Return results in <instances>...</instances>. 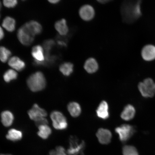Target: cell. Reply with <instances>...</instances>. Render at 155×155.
Segmentation results:
<instances>
[{
  "label": "cell",
  "instance_id": "5bb4252c",
  "mask_svg": "<svg viewBox=\"0 0 155 155\" xmlns=\"http://www.w3.org/2000/svg\"><path fill=\"white\" fill-rule=\"evenodd\" d=\"M84 68L86 72L92 74L98 71L99 69L98 64L94 58H89L85 62Z\"/></svg>",
  "mask_w": 155,
  "mask_h": 155
},
{
  "label": "cell",
  "instance_id": "ba28073f",
  "mask_svg": "<svg viewBox=\"0 0 155 155\" xmlns=\"http://www.w3.org/2000/svg\"><path fill=\"white\" fill-rule=\"evenodd\" d=\"M79 14L82 20L90 21L94 18L95 12L92 5H86L81 7L79 11Z\"/></svg>",
  "mask_w": 155,
  "mask_h": 155
},
{
  "label": "cell",
  "instance_id": "7402d4cb",
  "mask_svg": "<svg viewBox=\"0 0 155 155\" xmlns=\"http://www.w3.org/2000/svg\"><path fill=\"white\" fill-rule=\"evenodd\" d=\"M16 22L15 19L10 17H7L4 19L2 25L8 31L12 32L15 30Z\"/></svg>",
  "mask_w": 155,
  "mask_h": 155
},
{
  "label": "cell",
  "instance_id": "d6986e66",
  "mask_svg": "<svg viewBox=\"0 0 155 155\" xmlns=\"http://www.w3.org/2000/svg\"><path fill=\"white\" fill-rule=\"evenodd\" d=\"M67 109L70 115L74 117H77L81 115V107L78 103L75 102H70L68 104Z\"/></svg>",
  "mask_w": 155,
  "mask_h": 155
},
{
  "label": "cell",
  "instance_id": "ac0fdd59",
  "mask_svg": "<svg viewBox=\"0 0 155 155\" xmlns=\"http://www.w3.org/2000/svg\"><path fill=\"white\" fill-rule=\"evenodd\" d=\"M135 114V108L133 106L129 104L125 107L122 112L121 117L125 121H129L134 117Z\"/></svg>",
  "mask_w": 155,
  "mask_h": 155
},
{
  "label": "cell",
  "instance_id": "4dcf8cb0",
  "mask_svg": "<svg viewBox=\"0 0 155 155\" xmlns=\"http://www.w3.org/2000/svg\"><path fill=\"white\" fill-rule=\"evenodd\" d=\"M35 123L37 127H38L40 126L48 125V121L45 117L41 118L35 121Z\"/></svg>",
  "mask_w": 155,
  "mask_h": 155
},
{
  "label": "cell",
  "instance_id": "f1b7e54d",
  "mask_svg": "<svg viewBox=\"0 0 155 155\" xmlns=\"http://www.w3.org/2000/svg\"><path fill=\"white\" fill-rule=\"evenodd\" d=\"M49 155H68L66 151L64 148L62 146L56 147L55 150L50 151Z\"/></svg>",
  "mask_w": 155,
  "mask_h": 155
},
{
  "label": "cell",
  "instance_id": "d6a6232c",
  "mask_svg": "<svg viewBox=\"0 0 155 155\" xmlns=\"http://www.w3.org/2000/svg\"><path fill=\"white\" fill-rule=\"evenodd\" d=\"M4 33L1 27L0 26V41L4 37Z\"/></svg>",
  "mask_w": 155,
  "mask_h": 155
},
{
  "label": "cell",
  "instance_id": "6da1fadb",
  "mask_svg": "<svg viewBox=\"0 0 155 155\" xmlns=\"http://www.w3.org/2000/svg\"><path fill=\"white\" fill-rule=\"evenodd\" d=\"M141 1H125L121 7V13L124 22L130 24L134 22L142 15Z\"/></svg>",
  "mask_w": 155,
  "mask_h": 155
},
{
  "label": "cell",
  "instance_id": "484cf974",
  "mask_svg": "<svg viewBox=\"0 0 155 155\" xmlns=\"http://www.w3.org/2000/svg\"><path fill=\"white\" fill-rule=\"evenodd\" d=\"M10 50L4 46H0V61L2 62L5 63L11 55Z\"/></svg>",
  "mask_w": 155,
  "mask_h": 155
},
{
  "label": "cell",
  "instance_id": "d4e9b609",
  "mask_svg": "<svg viewBox=\"0 0 155 155\" xmlns=\"http://www.w3.org/2000/svg\"><path fill=\"white\" fill-rule=\"evenodd\" d=\"M17 76L18 74L16 71L13 69H9L5 71L3 75V78L6 82L9 83L16 79Z\"/></svg>",
  "mask_w": 155,
  "mask_h": 155
},
{
  "label": "cell",
  "instance_id": "3957f363",
  "mask_svg": "<svg viewBox=\"0 0 155 155\" xmlns=\"http://www.w3.org/2000/svg\"><path fill=\"white\" fill-rule=\"evenodd\" d=\"M86 143L80 141L77 137L71 136L69 139V147L67 150L68 155H84Z\"/></svg>",
  "mask_w": 155,
  "mask_h": 155
},
{
  "label": "cell",
  "instance_id": "4fadbf2b",
  "mask_svg": "<svg viewBox=\"0 0 155 155\" xmlns=\"http://www.w3.org/2000/svg\"><path fill=\"white\" fill-rule=\"evenodd\" d=\"M98 118L102 120H106L109 117V107L107 103L103 101L99 105L96 111Z\"/></svg>",
  "mask_w": 155,
  "mask_h": 155
},
{
  "label": "cell",
  "instance_id": "2e32d148",
  "mask_svg": "<svg viewBox=\"0 0 155 155\" xmlns=\"http://www.w3.org/2000/svg\"><path fill=\"white\" fill-rule=\"evenodd\" d=\"M55 28L58 34L62 36H66L69 31L67 21L64 18L58 20L55 22Z\"/></svg>",
  "mask_w": 155,
  "mask_h": 155
},
{
  "label": "cell",
  "instance_id": "8992f818",
  "mask_svg": "<svg viewBox=\"0 0 155 155\" xmlns=\"http://www.w3.org/2000/svg\"><path fill=\"white\" fill-rule=\"evenodd\" d=\"M116 133L119 135L120 140L125 142L129 140L135 132V129L133 126L124 124L116 128Z\"/></svg>",
  "mask_w": 155,
  "mask_h": 155
},
{
  "label": "cell",
  "instance_id": "9c48e42d",
  "mask_svg": "<svg viewBox=\"0 0 155 155\" xmlns=\"http://www.w3.org/2000/svg\"><path fill=\"white\" fill-rule=\"evenodd\" d=\"M28 113L29 117L35 121L41 118L45 117L47 116V113L45 110L36 104H34L31 109L29 110Z\"/></svg>",
  "mask_w": 155,
  "mask_h": 155
},
{
  "label": "cell",
  "instance_id": "8d00e7d4",
  "mask_svg": "<svg viewBox=\"0 0 155 155\" xmlns=\"http://www.w3.org/2000/svg\"><path fill=\"white\" fill-rule=\"evenodd\" d=\"M1 155H12L8 154H1Z\"/></svg>",
  "mask_w": 155,
  "mask_h": 155
},
{
  "label": "cell",
  "instance_id": "9a60e30c",
  "mask_svg": "<svg viewBox=\"0 0 155 155\" xmlns=\"http://www.w3.org/2000/svg\"><path fill=\"white\" fill-rule=\"evenodd\" d=\"M31 54L35 61L38 62H42L45 60L44 50L41 46L37 45L34 46L32 48Z\"/></svg>",
  "mask_w": 155,
  "mask_h": 155
},
{
  "label": "cell",
  "instance_id": "836d02e7",
  "mask_svg": "<svg viewBox=\"0 0 155 155\" xmlns=\"http://www.w3.org/2000/svg\"><path fill=\"white\" fill-rule=\"evenodd\" d=\"M60 2V1L59 0H51V1H48V2L50 3L53 5L57 4Z\"/></svg>",
  "mask_w": 155,
  "mask_h": 155
},
{
  "label": "cell",
  "instance_id": "e575fe53",
  "mask_svg": "<svg viewBox=\"0 0 155 155\" xmlns=\"http://www.w3.org/2000/svg\"><path fill=\"white\" fill-rule=\"evenodd\" d=\"M110 1H98L97 2H98L99 3L101 4H106L108 2H109Z\"/></svg>",
  "mask_w": 155,
  "mask_h": 155
},
{
  "label": "cell",
  "instance_id": "7c38bea8",
  "mask_svg": "<svg viewBox=\"0 0 155 155\" xmlns=\"http://www.w3.org/2000/svg\"><path fill=\"white\" fill-rule=\"evenodd\" d=\"M23 26L35 36L36 35L40 34L42 32L41 25L36 21H30L26 23Z\"/></svg>",
  "mask_w": 155,
  "mask_h": 155
},
{
  "label": "cell",
  "instance_id": "7a4b0ae2",
  "mask_svg": "<svg viewBox=\"0 0 155 155\" xmlns=\"http://www.w3.org/2000/svg\"><path fill=\"white\" fill-rule=\"evenodd\" d=\"M27 83L29 89L34 92L44 90L46 84L45 77L41 71L32 74L27 79Z\"/></svg>",
  "mask_w": 155,
  "mask_h": 155
},
{
  "label": "cell",
  "instance_id": "1f68e13d",
  "mask_svg": "<svg viewBox=\"0 0 155 155\" xmlns=\"http://www.w3.org/2000/svg\"><path fill=\"white\" fill-rule=\"evenodd\" d=\"M57 44L60 46L63 47H66L67 44L66 42L63 40H59L57 41Z\"/></svg>",
  "mask_w": 155,
  "mask_h": 155
},
{
  "label": "cell",
  "instance_id": "cb8c5ba5",
  "mask_svg": "<svg viewBox=\"0 0 155 155\" xmlns=\"http://www.w3.org/2000/svg\"><path fill=\"white\" fill-rule=\"evenodd\" d=\"M38 136L43 139H46L49 137L52 133V130L48 125H43L38 127Z\"/></svg>",
  "mask_w": 155,
  "mask_h": 155
},
{
  "label": "cell",
  "instance_id": "5b68a950",
  "mask_svg": "<svg viewBox=\"0 0 155 155\" xmlns=\"http://www.w3.org/2000/svg\"><path fill=\"white\" fill-rule=\"evenodd\" d=\"M50 118L53 122V127L58 130H64L68 127L66 118L62 112L54 111L50 114Z\"/></svg>",
  "mask_w": 155,
  "mask_h": 155
},
{
  "label": "cell",
  "instance_id": "44dd1931",
  "mask_svg": "<svg viewBox=\"0 0 155 155\" xmlns=\"http://www.w3.org/2000/svg\"><path fill=\"white\" fill-rule=\"evenodd\" d=\"M59 69L60 72L64 76L69 77L70 76L73 72L74 65L71 63L66 62L60 65Z\"/></svg>",
  "mask_w": 155,
  "mask_h": 155
},
{
  "label": "cell",
  "instance_id": "e0dca14e",
  "mask_svg": "<svg viewBox=\"0 0 155 155\" xmlns=\"http://www.w3.org/2000/svg\"><path fill=\"white\" fill-rule=\"evenodd\" d=\"M8 64L13 69L18 71H23L26 67L24 61L17 57H12L9 60Z\"/></svg>",
  "mask_w": 155,
  "mask_h": 155
},
{
  "label": "cell",
  "instance_id": "30bf717a",
  "mask_svg": "<svg viewBox=\"0 0 155 155\" xmlns=\"http://www.w3.org/2000/svg\"><path fill=\"white\" fill-rule=\"evenodd\" d=\"M141 56L145 61H154L155 60V46L152 44L144 46L141 50Z\"/></svg>",
  "mask_w": 155,
  "mask_h": 155
},
{
  "label": "cell",
  "instance_id": "52a82bcc",
  "mask_svg": "<svg viewBox=\"0 0 155 155\" xmlns=\"http://www.w3.org/2000/svg\"><path fill=\"white\" fill-rule=\"evenodd\" d=\"M17 36L19 41L25 46H30L34 41L35 36L29 32L24 26L18 29Z\"/></svg>",
  "mask_w": 155,
  "mask_h": 155
},
{
  "label": "cell",
  "instance_id": "83f0119b",
  "mask_svg": "<svg viewBox=\"0 0 155 155\" xmlns=\"http://www.w3.org/2000/svg\"><path fill=\"white\" fill-rule=\"evenodd\" d=\"M55 42L53 40H46L44 42L43 48L45 54H50V51L55 45Z\"/></svg>",
  "mask_w": 155,
  "mask_h": 155
},
{
  "label": "cell",
  "instance_id": "ffe728a7",
  "mask_svg": "<svg viewBox=\"0 0 155 155\" xmlns=\"http://www.w3.org/2000/svg\"><path fill=\"white\" fill-rule=\"evenodd\" d=\"M1 117L2 123L5 127H9L12 125L14 119L13 114L9 111L2 112Z\"/></svg>",
  "mask_w": 155,
  "mask_h": 155
},
{
  "label": "cell",
  "instance_id": "603a6c76",
  "mask_svg": "<svg viewBox=\"0 0 155 155\" xmlns=\"http://www.w3.org/2000/svg\"><path fill=\"white\" fill-rule=\"evenodd\" d=\"M22 136V132L17 129H12L8 131L6 135V138L9 140L15 141L20 140Z\"/></svg>",
  "mask_w": 155,
  "mask_h": 155
},
{
  "label": "cell",
  "instance_id": "277c9868",
  "mask_svg": "<svg viewBox=\"0 0 155 155\" xmlns=\"http://www.w3.org/2000/svg\"><path fill=\"white\" fill-rule=\"evenodd\" d=\"M139 91L145 97H152L155 94V83L153 79L147 78L138 84Z\"/></svg>",
  "mask_w": 155,
  "mask_h": 155
},
{
  "label": "cell",
  "instance_id": "8fae6325",
  "mask_svg": "<svg viewBox=\"0 0 155 155\" xmlns=\"http://www.w3.org/2000/svg\"><path fill=\"white\" fill-rule=\"evenodd\" d=\"M96 135L100 144L107 145L111 142L112 134L109 130L100 128L97 131Z\"/></svg>",
  "mask_w": 155,
  "mask_h": 155
},
{
  "label": "cell",
  "instance_id": "4316f807",
  "mask_svg": "<svg viewBox=\"0 0 155 155\" xmlns=\"http://www.w3.org/2000/svg\"><path fill=\"white\" fill-rule=\"evenodd\" d=\"M123 155H139L135 147L131 145H126L123 149Z\"/></svg>",
  "mask_w": 155,
  "mask_h": 155
},
{
  "label": "cell",
  "instance_id": "f546056e",
  "mask_svg": "<svg viewBox=\"0 0 155 155\" xmlns=\"http://www.w3.org/2000/svg\"><path fill=\"white\" fill-rule=\"evenodd\" d=\"M3 2L5 6L8 8H14L18 3V2L16 0H13V1L5 0V1H3Z\"/></svg>",
  "mask_w": 155,
  "mask_h": 155
},
{
  "label": "cell",
  "instance_id": "d590c367",
  "mask_svg": "<svg viewBox=\"0 0 155 155\" xmlns=\"http://www.w3.org/2000/svg\"><path fill=\"white\" fill-rule=\"evenodd\" d=\"M2 6V4H1V2H0V10H1V9Z\"/></svg>",
  "mask_w": 155,
  "mask_h": 155
}]
</instances>
